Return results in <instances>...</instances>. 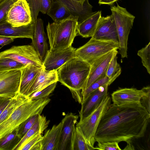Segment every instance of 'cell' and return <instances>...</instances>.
Returning <instances> with one entry per match:
<instances>
[{
	"instance_id": "1",
	"label": "cell",
	"mask_w": 150,
	"mask_h": 150,
	"mask_svg": "<svg viewBox=\"0 0 150 150\" xmlns=\"http://www.w3.org/2000/svg\"><path fill=\"white\" fill-rule=\"evenodd\" d=\"M150 118V114L140 102L111 104L99 124L95 141L125 142L130 144L144 137Z\"/></svg>"
},
{
	"instance_id": "2",
	"label": "cell",
	"mask_w": 150,
	"mask_h": 150,
	"mask_svg": "<svg viewBox=\"0 0 150 150\" xmlns=\"http://www.w3.org/2000/svg\"><path fill=\"white\" fill-rule=\"evenodd\" d=\"M91 68L88 63L74 57L57 70L58 81L71 91H81L86 83Z\"/></svg>"
},
{
	"instance_id": "3",
	"label": "cell",
	"mask_w": 150,
	"mask_h": 150,
	"mask_svg": "<svg viewBox=\"0 0 150 150\" xmlns=\"http://www.w3.org/2000/svg\"><path fill=\"white\" fill-rule=\"evenodd\" d=\"M78 18L71 15L61 21L48 23L46 29L50 50L65 49L71 46L77 36Z\"/></svg>"
},
{
	"instance_id": "4",
	"label": "cell",
	"mask_w": 150,
	"mask_h": 150,
	"mask_svg": "<svg viewBox=\"0 0 150 150\" xmlns=\"http://www.w3.org/2000/svg\"><path fill=\"white\" fill-rule=\"evenodd\" d=\"M51 99L47 97L28 101L17 108L0 125V138L18 127L24 121L35 115H40Z\"/></svg>"
},
{
	"instance_id": "5",
	"label": "cell",
	"mask_w": 150,
	"mask_h": 150,
	"mask_svg": "<svg viewBox=\"0 0 150 150\" xmlns=\"http://www.w3.org/2000/svg\"><path fill=\"white\" fill-rule=\"evenodd\" d=\"M110 10L115 22L117 33L119 50L121 57L127 58V42L130 30L133 26L135 16L125 8L118 4L111 7Z\"/></svg>"
},
{
	"instance_id": "6",
	"label": "cell",
	"mask_w": 150,
	"mask_h": 150,
	"mask_svg": "<svg viewBox=\"0 0 150 150\" xmlns=\"http://www.w3.org/2000/svg\"><path fill=\"white\" fill-rule=\"evenodd\" d=\"M111 98L108 95L98 106L86 117L80 120L76 126L79 127L90 146L95 149V135L100 121L111 104Z\"/></svg>"
},
{
	"instance_id": "7",
	"label": "cell",
	"mask_w": 150,
	"mask_h": 150,
	"mask_svg": "<svg viewBox=\"0 0 150 150\" xmlns=\"http://www.w3.org/2000/svg\"><path fill=\"white\" fill-rule=\"evenodd\" d=\"M118 49V47L112 43L91 37L85 45L76 50L75 57L91 65L105 54Z\"/></svg>"
},
{
	"instance_id": "8",
	"label": "cell",
	"mask_w": 150,
	"mask_h": 150,
	"mask_svg": "<svg viewBox=\"0 0 150 150\" xmlns=\"http://www.w3.org/2000/svg\"><path fill=\"white\" fill-rule=\"evenodd\" d=\"M0 57L9 58L23 65L42 67L43 62L34 47L29 45L13 46L0 52Z\"/></svg>"
},
{
	"instance_id": "9",
	"label": "cell",
	"mask_w": 150,
	"mask_h": 150,
	"mask_svg": "<svg viewBox=\"0 0 150 150\" xmlns=\"http://www.w3.org/2000/svg\"><path fill=\"white\" fill-rule=\"evenodd\" d=\"M6 21L13 27L27 25L32 21L29 4L26 0H17L11 6Z\"/></svg>"
},
{
	"instance_id": "10",
	"label": "cell",
	"mask_w": 150,
	"mask_h": 150,
	"mask_svg": "<svg viewBox=\"0 0 150 150\" xmlns=\"http://www.w3.org/2000/svg\"><path fill=\"white\" fill-rule=\"evenodd\" d=\"M76 49L71 46L65 49L48 50L43 61V68L47 71L57 70L75 57Z\"/></svg>"
},
{
	"instance_id": "11",
	"label": "cell",
	"mask_w": 150,
	"mask_h": 150,
	"mask_svg": "<svg viewBox=\"0 0 150 150\" xmlns=\"http://www.w3.org/2000/svg\"><path fill=\"white\" fill-rule=\"evenodd\" d=\"M92 38L98 40L112 43L119 48V42L116 25L113 15L102 17Z\"/></svg>"
},
{
	"instance_id": "12",
	"label": "cell",
	"mask_w": 150,
	"mask_h": 150,
	"mask_svg": "<svg viewBox=\"0 0 150 150\" xmlns=\"http://www.w3.org/2000/svg\"><path fill=\"white\" fill-rule=\"evenodd\" d=\"M20 69L0 71V97L11 98L19 92Z\"/></svg>"
},
{
	"instance_id": "13",
	"label": "cell",
	"mask_w": 150,
	"mask_h": 150,
	"mask_svg": "<svg viewBox=\"0 0 150 150\" xmlns=\"http://www.w3.org/2000/svg\"><path fill=\"white\" fill-rule=\"evenodd\" d=\"M147 86L144 87L140 90L135 88H119L111 94L113 104L119 105L140 102L146 92Z\"/></svg>"
},
{
	"instance_id": "14",
	"label": "cell",
	"mask_w": 150,
	"mask_h": 150,
	"mask_svg": "<svg viewBox=\"0 0 150 150\" xmlns=\"http://www.w3.org/2000/svg\"><path fill=\"white\" fill-rule=\"evenodd\" d=\"M109 86L108 84L105 85L90 94L81 104V109L79 111L80 120L88 116L98 106L103 100L108 95Z\"/></svg>"
},
{
	"instance_id": "15",
	"label": "cell",
	"mask_w": 150,
	"mask_h": 150,
	"mask_svg": "<svg viewBox=\"0 0 150 150\" xmlns=\"http://www.w3.org/2000/svg\"><path fill=\"white\" fill-rule=\"evenodd\" d=\"M78 117V115L70 113L62 120L57 150H70L73 129Z\"/></svg>"
},
{
	"instance_id": "16",
	"label": "cell",
	"mask_w": 150,
	"mask_h": 150,
	"mask_svg": "<svg viewBox=\"0 0 150 150\" xmlns=\"http://www.w3.org/2000/svg\"><path fill=\"white\" fill-rule=\"evenodd\" d=\"M118 53L117 50H112L95 61L91 66L90 73L83 91L93 82L105 75L108 66L114 55Z\"/></svg>"
},
{
	"instance_id": "17",
	"label": "cell",
	"mask_w": 150,
	"mask_h": 150,
	"mask_svg": "<svg viewBox=\"0 0 150 150\" xmlns=\"http://www.w3.org/2000/svg\"><path fill=\"white\" fill-rule=\"evenodd\" d=\"M35 28L31 45L34 47L43 62L48 50L46 35L44 32L43 22L40 18L37 19L34 23Z\"/></svg>"
},
{
	"instance_id": "18",
	"label": "cell",
	"mask_w": 150,
	"mask_h": 150,
	"mask_svg": "<svg viewBox=\"0 0 150 150\" xmlns=\"http://www.w3.org/2000/svg\"><path fill=\"white\" fill-rule=\"evenodd\" d=\"M58 81L57 70L47 71L42 67L28 88L25 96L28 97L33 93L39 91Z\"/></svg>"
},
{
	"instance_id": "19",
	"label": "cell",
	"mask_w": 150,
	"mask_h": 150,
	"mask_svg": "<svg viewBox=\"0 0 150 150\" xmlns=\"http://www.w3.org/2000/svg\"><path fill=\"white\" fill-rule=\"evenodd\" d=\"M34 28L35 24L32 21L27 25L19 27H13L6 22L0 25V36L32 39Z\"/></svg>"
},
{
	"instance_id": "20",
	"label": "cell",
	"mask_w": 150,
	"mask_h": 150,
	"mask_svg": "<svg viewBox=\"0 0 150 150\" xmlns=\"http://www.w3.org/2000/svg\"><path fill=\"white\" fill-rule=\"evenodd\" d=\"M67 9L71 15L78 17V24L93 12L88 0H85L83 4L72 0H58Z\"/></svg>"
},
{
	"instance_id": "21",
	"label": "cell",
	"mask_w": 150,
	"mask_h": 150,
	"mask_svg": "<svg viewBox=\"0 0 150 150\" xmlns=\"http://www.w3.org/2000/svg\"><path fill=\"white\" fill-rule=\"evenodd\" d=\"M101 16V11L93 12L86 18L78 23L76 30L77 35H80L85 38L93 37Z\"/></svg>"
},
{
	"instance_id": "22",
	"label": "cell",
	"mask_w": 150,
	"mask_h": 150,
	"mask_svg": "<svg viewBox=\"0 0 150 150\" xmlns=\"http://www.w3.org/2000/svg\"><path fill=\"white\" fill-rule=\"evenodd\" d=\"M42 67L29 64L20 69L21 74L19 92L20 93L25 96L28 88Z\"/></svg>"
},
{
	"instance_id": "23",
	"label": "cell",
	"mask_w": 150,
	"mask_h": 150,
	"mask_svg": "<svg viewBox=\"0 0 150 150\" xmlns=\"http://www.w3.org/2000/svg\"><path fill=\"white\" fill-rule=\"evenodd\" d=\"M62 126L61 122L45 132L43 136L41 150H57Z\"/></svg>"
},
{
	"instance_id": "24",
	"label": "cell",
	"mask_w": 150,
	"mask_h": 150,
	"mask_svg": "<svg viewBox=\"0 0 150 150\" xmlns=\"http://www.w3.org/2000/svg\"><path fill=\"white\" fill-rule=\"evenodd\" d=\"M49 122L50 121H47L45 116L39 115L33 125L22 138L13 150H18L27 139L36 133L39 132L42 134L48 127Z\"/></svg>"
},
{
	"instance_id": "25",
	"label": "cell",
	"mask_w": 150,
	"mask_h": 150,
	"mask_svg": "<svg viewBox=\"0 0 150 150\" xmlns=\"http://www.w3.org/2000/svg\"><path fill=\"white\" fill-rule=\"evenodd\" d=\"M30 100L28 97L19 92L11 98L9 103L0 115V125L7 119L17 108Z\"/></svg>"
},
{
	"instance_id": "26",
	"label": "cell",
	"mask_w": 150,
	"mask_h": 150,
	"mask_svg": "<svg viewBox=\"0 0 150 150\" xmlns=\"http://www.w3.org/2000/svg\"><path fill=\"white\" fill-rule=\"evenodd\" d=\"M31 13L32 21L35 23L40 12L47 13L52 3L55 0H26Z\"/></svg>"
},
{
	"instance_id": "27",
	"label": "cell",
	"mask_w": 150,
	"mask_h": 150,
	"mask_svg": "<svg viewBox=\"0 0 150 150\" xmlns=\"http://www.w3.org/2000/svg\"><path fill=\"white\" fill-rule=\"evenodd\" d=\"M80 128L74 127L72 132L70 150H92Z\"/></svg>"
},
{
	"instance_id": "28",
	"label": "cell",
	"mask_w": 150,
	"mask_h": 150,
	"mask_svg": "<svg viewBox=\"0 0 150 150\" xmlns=\"http://www.w3.org/2000/svg\"><path fill=\"white\" fill-rule=\"evenodd\" d=\"M47 14L54 22H56L66 19L71 15L66 7L58 0H55L52 3Z\"/></svg>"
},
{
	"instance_id": "29",
	"label": "cell",
	"mask_w": 150,
	"mask_h": 150,
	"mask_svg": "<svg viewBox=\"0 0 150 150\" xmlns=\"http://www.w3.org/2000/svg\"><path fill=\"white\" fill-rule=\"evenodd\" d=\"M18 127L0 138V150H13L21 139Z\"/></svg>"
},
{
	"instance_id": "30",
	"label": "cell",
	"mask_w": 150,
	"mask_h": 150,
	"mask_svg": "<svg viewBox=\"0 0 150 150\" xmlns=\"http://www.w3.org/2000/svg\"><path fill=\"white\" fill-rule=\"evenodd\" d=\"M42 134L38 132L29 137L18 150H41Z\"/></svg>"
},
{
	"instance_id": "31",
	"label": "cell",
	"mask_w": 150,
	"mask_h": 150,
	"mask_svg": "<svg viewBox=\"0 0 150 150\" xmlns=\"http://www.w3.org/2000/svg\"><path fill=\"white\" fill-rule=\"evenodd\" d=\"M115 54L110 61L105 71V75L110 78H117L120 74L121 69L117 62V55Z\"/></svg>"
},
{
	"instance_id": "32",
	"label": "cell",
	"mask_w": 150,
	"mask_h": 150,
	"mask_svg": "<svg viewBox=\"0 0 150 150\" xmlns=\"http://www.w3.org/2000/svg\"><path fill=\"white\" fill-rule=\"evenodd\" d=\"M24 66L13 59L0 57V71L13 69H20Z\"/></svg>"
},
{
	"instance_id": "33",
	"label": "cell",
	"mask_w": 150,
	"mask_h": 150,
	"mask_svg": "<svg viewBox=\"0 0 150 150\" xmlns=\"http://www.w3.org/2000/svg\"><path fill=\"white\" fill-rule=\"evenodd\" d=\"M57 82H54L39 91L34 92L28 97L31 100H37L48 97L54 90Z\"/></svg>"
},
{
	"instance_id": "34",
	"label": "cell",
	"mask_w": 150,
	"mask_h": 150,
	"mask_svg": "<svg viewBox=\"0 0 150 150\" xmlns=\"http://www.w3.org/2000/svg\"><path fill=\"white\" fill-rule=\"evenodd\" d=\"M137 55L141 58L143 66L150 74V42L144 47L139 50Z\"/></svg>"
},
{
	"instance_id": "35",
	"label": "cell",
	"mask_w": 150,
	"mask_h": 150,
	"mask_svg": "<svg viewBox=\"0 0 150 150\" xmlns=\"http://www.w3.org/2000/svg\"><path fill=\"white\" fill-rule=\"evenodd\" d=\"M39 115H35L30 117L19 126L18 128V134L21 139L33 125Z\"/></svg>"
},
{
	"instance_id": "36",
	"label": "cell",
	"mask_w": 150,
	"mask_h": 150,
	"mask_svg": "<svg viewBox=\"0 0 150 150\" xmlns=\"http://www.w3.org/2000/svg\"><path fill=\"white\" fill-rule=\"evenodd\" d=\"M17 0H2L0 2V25L6 22L7 13L12 5Z\"/></svg>"
},
{
	"instance_id": "37",
	"label": "cell",
	"mask_w": 150,
	"mask_h": 150,
	"mask_svg": "<svg viewBox=\"0 0 150 150\" xmlns=\"http://www.w3.org/2000/svg\"><path fill=\"white\" fill-rule=\"evenodd\" d=\"M97 146L95 149L100 150H121L118 145V143L116 142H98Z\"/></svg>"
},
{
	"instance_id": "38",
	"label": "cell",
	"mask_w": 150,
	"mask_h": 150,
	"mask_svg": "<svg viewBox=\"0 0 150 150\" xmlns=\"http://www.w3.org/2000/svg\"><path fill=\"white\" fill-rule=\"evenodd\" d=\"M150 87L148 86L145 94L142 98L140 103L150 114Z\"/></svg>"
},
{
	"instance_id": "39",
	"label": "cell",
	"mask_w": 150,
	"mask_h": 150,
	"mask_svg": "<svg viewBox=\"0 0 150 150\" xmlns=\"http://www.w3.org/2000/svg\"><path fill=\"white\" fill-rule=\"evenodd\" d=\"M11 98L0 97V115L9 103Z\"/></svg>"
},
{
	"instance_id": "40",
	"label": "cell",
	"mask_w": 150,
	"mask_h": 150,
	"mask_svg": "<svg viewBox=\"0 0 150 150\" xmlns=\"http://www.w3.org/2000/svg\"><path fill=\"white\" fill-rule=\"evenodd\" d=\"M16 39L14 37L0 36V46L3 47L13 42Z\"/></svg>"
},
{
	"instance_id": "41",
	"label": "cell",
	"mask_w": 150,
	"mask_h": 150,
	"mask_svg": "<svg viewBox=\"0 0 150 150\" xmlns=\"http://www.w3.org/2000/svg\"><path fill=\"white\" fill-rule=\"evenodd\" d=\"M118 0H99L98 4H108L109 5L113 4Z\"/></svg>"
},
{
	"instance_id": "42",
	"label": "cell",
	"mask_w": 150,
	"mask_h": 150,
	"mask_svg": "<svg viewBox=\"0 0 150 150\" xmlns=\"http://www.w3.org/2000/svg\"><path fill=\"white\" fill-rule=\"evenodd\" d=\"M72 0L80 2L82 4H83L85 1V0Z\"/></svg>"
},
{
	"instance_id": "43",
	"label": "cell",
	"mask_w": 150,
	"mask_h": 150,
	"mask_svg": "<svg viewBox=\"0 0 150 150\" xmlns=\"http://www.w3.org/2000/svg\"><path fill=\"white\" fill-rule=\"evenodd\" d=\"M2 0H0V2Z\"/></svg>"
},
{
	"instance_id": "44",
	"label": "cell",
	"mask_w": 150,
	"mask_h": 150,
	"mask_svg": "<svg viewBox=\"0 0 150 150\" xmlns=\"http://www.w3.org/2000/svg\"><path fill=\"white\" fill-rule=\"evenodd\" d=\"M2 47H1L0 48V49Z\"/></svg>"
}]
</instances>
